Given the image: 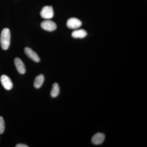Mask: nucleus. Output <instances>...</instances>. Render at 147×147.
Instances as JSON below:
<instances>
[{"mask_svg":"<svg viewBox=\"0 0 147 147\" xmlns=\"http://www.w3.org/2000/svg\"><path fill=\"white\" fill-rule=\"evenodd\" d=\"M44 81V77L42 74H40L36 77L34 85L36 88L38 89L42 86Z\"/></svg>","mask_w":147,"mask_h":147,"instance_id":"10","label":"nucleus"},{"mask_svg":"<svg viewBox=\"0 0 147 147\" xmlns=\"http://www.w3.org/2000/svg\"><path fill=\"white\" fill-rule=\"evenodd\" d=\"M41 27L43 30L47 31L52 32L57 29V25L55 22L50 20H47L43 21L41 24Z\"/></svg>","mask_w":147,"mask_h":147,"instance_id":"3","label":"nucleus"},{"mask_svg":"<svg viewBox=\"0 0 147 147\" xmlns=\"http://www.w3.org/2000/svg\"><path fill=\"white\" fill-rule=\"evenodd\" d=\"M40 14L41 17L44 19H51L54 16V11L53 7L50 6L44 7L41 11Z\"/></svg>","mask_w":147,"mask_h":147,"instance_id":"2","label":"nucleus"},{"mask_svg":"<svg viewBox=\"0 0 147 147\" xmlns=\"http://www.w3.org/2000/svg\"><path fill=\"white\" fill-rule=\"evenodd\" d=\"M24 51L25 54L28 56V57L34 61L38 63L40 61V59L38 55L30 48L28 47H26L24 49Z\"/></svg>","mask_w":147,"mask_h":147,"instance_id":"7","label":"nucleus"},{"mask_svg":"<svg viewBox=\"0 0 147 147\" xmlns=\"http://www.w3.org/2000/svg\"><path fill=\"white\" fill-rule=\"evenodd\" d=\"M87 35V32L84 30H76L72 33L71 36L74 38H82L85 37Z\"/></svg>","mask_w":147,"mask_h":147,"instance_id":"9","label":"nucleus"},{"mask_svg":"<svg viewBox=\"0 0 147 147\" xmlns=\"http://www.w3.org/2000/svg\"><path fill=\"white\" fill-rule=\"evenodd\" d=\"M5 129V125L3 119L0 116V134H2L4 132Z\"/></svg>","mask_w":147,"mask_h":147,"instance_id":"12","label":"nucleus"},{"mask_svg":"<svg viewBox=\"0 0 147 147\" xmlns=\"http://www.w3.org/2000/svg\"><path fill=\"white\" fill-rule=\"evenodd\" d=\"M105 139V134L103 133L98 132L95 134L92 137V142L94 145H100L104 142Z\"/></svg>","mask_w":147,"mask_h":147,"instance_id":"6","label":"nucleus"},{"mask_svg":"<svg viewBox=\"0 0 147 147\" xmlns=\"http://www.w3.org/2000/svg\"><path fill=\"white\" fill-rule=\"evenodd\" d=\"M82 22L78 18H71L68 19L67 23V26L69 28L77 29L82 26Z\"/></svg>","mask_w":147,"mask_h":147,"instance_id":"5","label":"nucleus"},{"mask_svg":"<svg viewBox=\"0 0 147 147\" xmlns=\"http://www.w3.org/2000/svg\"><path fill=\"white\" fill-rule=\"evenodd\" d=\"M60 93V88L57 83H55L53 84V88L51 90L50 95L52 97H57Z\"/></svg>","mask_w":147,"mask_h":147,"instance_id":"11","label":"nucleus"},{"mask_svg":"<svg viewBox=\"0 0 147 147\" xmlns=\"http://www.w3.org/2000/svg\"><path fill=\"white\" fill-rule=\"evenodd\" d=\"M10 32L9 29H3L0 38L1 45L3 50H7L8 49L10 45Z\"/></svg>","mask_w":147,"mask_h":147,"instance_id":"1","label":"nucleus"},{"mask_svg":"<svg viewBox=\"0 0 147 147\" xmlns=\"http://www.w3.org/2000/svg\"><path fill=\"white\" fill-rule=\"evenodd\" d=\"M16 147H28V146L24 144H18L16 146Z\"/></svg>","mask_w":147,"mask_h":147,"instance_id":"13","label":"nucleus"},{"mask_svg":"<svg viewBox=\"0 0 147 147\" xmlns=\"http://www.w3.org/2000/svg\"><path fill=\"white\" fill-rule=\"evenodd\" d=\"M1 82L3 86L7 90H11L13 88V83L10 78L5 75H3L1 77Z\"/></svg>","mask_w":147,"mask_h":147,"instance_id":"4","label":"nucleus"},{"mask_svg":"<svg viewBox=\"0 0 147 147\" xmlns=\"http://www.w3.org/2000/svg\"><path fill=\"white\" fill-rule=\"evenodd\" d=\"M14 64L16 66V69L19 73L21 74H24L26 72V67L21 59L18 58H15L14 59Z\"/></svg>","mask_w":147,"mask_h":147,"instance_id":"8","label":"nucleus"}]
</instances>
